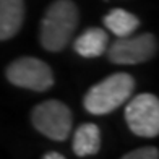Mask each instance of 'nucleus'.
Listing matches in <instances>:
<instances>
[{
	"mask_svg": "<svg viewBox=\"0 0 159 159\" xmlns=\"http://www.w3.org/2000/svg\"><path fill=\"white\" fill-rule=\"evenodd\" d=\"M33 125L38 132L55 141H63L71 132V111L57 99H49L36 106L31 112Z\"/></svg>",
	"mask_w": 159,
	"mask_h": 159,
	"instance_id": "obj_3",
	"label": "nucleus"
},
{
	"mask_svg": "<svg viewBox=\"0 0 159 159\" xmlns=\"http://www.w3.org/2000/svg\"><path fill=\"white\" fill-rule=\"evenodd\" d=\"M44 159H63V154L57 153V151H50V153L44 154Z\"/></svg>",
	"mask_w": 159,
	"mask_h": 159,
	"instance_id": "obj_12",
	"label": "nucleus"
},
{
	"mask_svg": "<svg viewBox=\"0 0 159 159\" xmlns=\"http://www.w3.org/2000/svg\"><path fill=\"white\" fill-rule=\"evenodd\" d=\"M157 50V41L153 34L119 38L109 49V60L119 65H135L149 60Z\"/></svg>",
	"mask_w": 159,
	"mask_h": 159,
	"instance_id": "obj_6",
	"label": "nucleus"
},
{
	"mask_svg": "<svg viewBox=\"0 0 159 159\" xmlns=\"http://www.w3.org/2000/svg\"><path fill=\"white\" fill-rule=\"evenodd\" d=\"M73 148L75 154L80 157L96 154L101 148V132L94 124H83L76 128L73 136Z\"/></svg>",
	"mask_w": 159,
	"mask_h": 159,
	"instance_id": "obj_9",
	"label": "nucleus"
},
{
	"mask_svg": "<svg viewBox=\"0 0 159 159\" xmlns=\"http://www.w3.org/2000/svg\"><path fill=\"white\" fill-rule=\"evenodd\" d=\"M157 154V149L153 146H144L140 149H135V151H130V153L124 154V159H156Z\"/></svg>",
	"mask_w": 159,
	"mask_h": 159,
	"instance_id": "obj_11",
	"label": "nucleus"
},
{
	"mask_svg": "<svg viewBox=\"0 0 159 159\" xmlns=\"http://www.w3.org/2000/svg\"><path fill=\"white\" fill-rule=\"evenodd\" d=\"M104 25L117 38H125L138 30L140 20L124 8H114L104 16Z\"/></svg>",
	"mask_w": 159,
	"mask_h": 159,
	"instance_id": "obj_10",
	"label": "nucleus"
},
{
	"mask_svg": "<svg viewBox=\"0 0 159 159\" xmlns=\"http://www.w3.org/2000/svg\"><path fill=\"white\" fill-rule=\"evenodd\" d=\"M109 36L101 28H89L75 41V50L86 59H94L106 52Z\"/></svg>",
	"mask_w": 159,
	"mask_h": 159,
	"instance_id": "obj_8",
	"label": "nucleus"
},
{
	"mask_svg": "<svg viewBox=\"0 0 159 159\" xmlns=\"http://www.w3.org/2000/svg\"><path fill=\"white\" fill-rule=\"evenodd\" d=\"M135 89V80L128 73L109 75L101 83L94 84L86 93L83 106L89 114L106 115L120 107L132 96Z\"/></svg>",
	"mask_w": 159,
	"mask_h": 159,
	"instance_id": "obj_2",
	"label": "nucleus"
},
{
	"mask_svg": "<svg viewBox=\"0 0 159 159\" xmlns=\"http://www.w3.org/2000/svg\"><path fill=\"white\" fill-rule=\"evenodd\" d=\"M7 78L11 84L38 93L47 91L54 84L50 67L36 57H21L11 62L7 68Z\"/></svg>",
	"mask_w": 159,
	"mask_h": 159,
	"instance_id": "obj_4",
	"label": "nucleus"
},
{
	"mask_svg": "<svg viewBox=\"0 0 159 159\" xmlns=\"http://www.w3.org/2000/svg\"><path fill=\"white\" fill-rule=\"evenodd\" d=\"M125 120L130 130L144 138H153L159 133V101L154 94L143 93L127 104Z\"/></svg>",
	"mask_w": 159,
	"mask_h": 159,
	"instance_id": "obj_5",
	"label": "nucleus"
},
{
	"mask_svg": "<svg viewBox=\"0 0 159 159\" xmlns=\"http://www.w3.org/2000/svg\"><path fill=\"white\" fill-rule=\"evenodd\" d=\"M80 21V13L71 0H55L41 21V44L50 52H59L70 42Z\"/></svg>",
	"mask_w": 159,
	"mask_h": 159,
	"instance_id": "obj_1",
	"label": "nucleus"
},
{
	"mask_svg": "<svg viewBox=\"0 0 159 159\" xmlns=\"http://www.w3.org/2000/svg\"><path fill=\"white\" fill-rule=\"evenodd\" d=\"M25 20L23 0H0V41L13 38Z\"/></svg>",
	"mask_w": 159,
	"mask_h": 159,
	"instance_id": "obj_7",
	"label": "nucleus"
}]
</instances>
